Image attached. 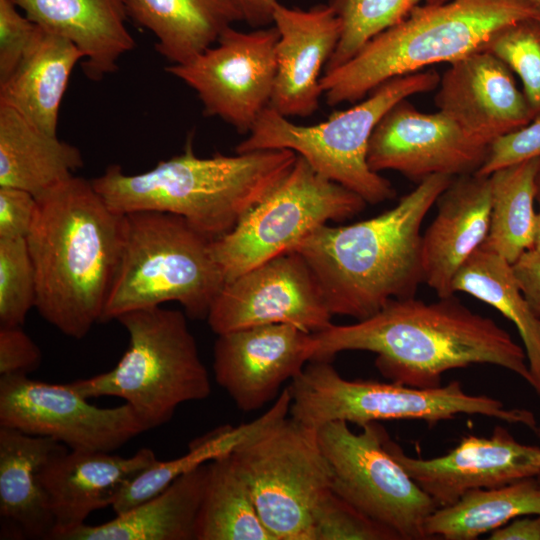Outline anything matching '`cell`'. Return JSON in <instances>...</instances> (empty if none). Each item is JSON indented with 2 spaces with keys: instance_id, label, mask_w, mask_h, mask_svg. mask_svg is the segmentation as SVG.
I'll use <instances>...</instances> for the list:
<instances>
[{
  "instance_id": "52a82bcc",
  "label": "cell",
  "mask_w": 540,
  "mask_h": 540,
  "mask_svg": "<svg viewBox=\"0 0 540 540\" xmlns=\"http://www.w3.org/2000/svg\"><path fill=\"white\" fill-rule=\"evenodd\" d=\"M186 316L161 306L119 316L116 320L127 330L129 346L117 365L68 384L87 399L126 400L149 430L167 423L180 404L204 400L211 393Z\"/></svg>"
},
{
  "instance_id": "7dc6e473",
  "label": "cell",
  "mask_w": 540,
  "mask_h": 540,
  "mask_svg": "<svg viewBox=\"0 0 540 540\" xmlns=\"http://www.w3.org/2000/svg\"><path fill=\"white\" fill-rule=\"evenodd\" d=\"M537 432H538L539 435H540V429H538ZM535 479H536L538 485L540 486V471H539V473L535 476Z\"/></svg>"
},
{
  "instance_id": "5bb4252c",
  "label": "cell",
  "mask_w": 540,
  "mask_h": 540,
  "mask_svg": "<svg viewBox=\"0 0 540 540\" xmlns=\"http://www.w3.org/2000/svg\"><path fill=\"white\" fill-rule=\"evenodd\" d=\"M0 426L50 437L76 451L113 452L149 430L128 403L101 408L68 383L0 376Z\"/></svg>"
},
{
  "instance_id": "8fae6325",
  "label": "cell",
  "mask_w": 540,
  "mask_h": 540,
  "mask_svg": "<svg viewBox=\"0 0 540 540\" xmlns=\"http://www.w3.org/2000/svg\"><path fill=\"white\" fill-rule=\"evenodd\" d=\"M231 458L275 540H313V515L332 481L318 428L287 417Z\"/></svg>"
},
{
  "instance_id": "7a4b0ae2",
  "label": "cell",
  "mask_w": 540,
  "mask_h": 540,
  "mask_svg": "<svg viewBox=\"0 0 540 540\" xmlns=\"http://www.w3.org/2000/svg\"><path fill=\"white\" fill-rule=\"evenodd\" d=\"M36 198L26 237L35 307L64 335L81 339L101 322L120 261L125 215L106 204L91 180L75 175Z\"/></svg>"
},
{
  "instance_id": "836d02e7",
  "label": "cell",
  "mask_w": 540,
  "mask_h": 540,
  "mask_svg": "<svg viewBox=\"0 0 540 540\" xmlns=\"http://www.w3.org/2000/svg\"><path fill=\"white\" fill-rule=\"evenodd\" d=\"M448 1L450 0H329L328 5L341 22V36L324 72L349 61L367 42L403 21L414 8Z\"/></svg>"
},
{
  "instance_id": "9a60e30c",
  "label": "cell",
  "mask_w": 540,
  "mask_h": 540,
  "mask_svg": "<svg viewBox=\"0 0 540 540\" xmlns=\"http://www.w3.org/2000/svg\"><path fill=\"white\" fill-rule=\"evenodd\" d=\"M332 317L313 271L289 251L225 282L206 319L219 335L268 324L317 333L333 324Z\"/></svg>"
},
{
  "instance_id": "f35d334b",
  "label": "cell",
  "mask_w": 540,
  "mask_h": 540,
  "mask_svg": "<svg viewBox=\"0 0 540 540\" xmlns=\"http://www.w3.org/2000/svg\"><path fill=\"white\" fill-rule=\"evenodd\" d=\"M532 158H540V115L494 140L476 173L489 176L498 169Z\"/></svg>"
},
{
  "instance_id": "4dcf8cb0",
  "label": "cell",
  "mask_w": 540,
  "mask_h": 540,
  "mask_svg": "<svg viewBox=\"0 0 540 540\" xmlns=\"http://www.w3.org/2000/svg\"><path fill=\"white\" fill-rule=\"evenodd\" d=\"M452 290L494 307L515 325L524 345L530 385L540 396V317L521 292L512 264L480 247L455 275Z\"/></svg>"
},
{
  "instance_id": "b9f144b4",
  "label": "cell",
  "mask_w": 540,
  "mask_h": 540,
  "mask_svg": "<svg viewBox=\"0 0 540 540\" xmlns=\"http://www.w3.org/2000/svg\"><path fill=\"white\" fill-rule=\"evenodd\" d=\"M517 284L534 313L540 317V251L531 248L513 264Z\"/></svg>"
},
{
  "instance_id": "7bdbcfd3",
  "label": "cell",
  "mask_w": 540,
  "mask_h": 540,
  "mask_svg": "<svg viewBox=\"0 0 540 540\" xmlns=\"http://www.w3.org/2000/svg\"><path fill=\"white\" fill-rule=\"evenodd\" d=\"M490 540H540V515L520 516L491 532Z\"/></svg>"
},
{
  "instance_id": "cb8c5ba5",
  "label": "cell",
  "mask_w": 540,
  "mask_h": 540,
  "mask_svg": "<svg viewBox=\"0 0 540 540\" xmlns=\"http://www.w3.org/2000/svg\"><path fill=\"white\" fill-rule=\"evenodd\" d=\"M65 448L68 447L50 437L0 426L2 538L52 539L55 519L40 471Z\"/></svg>"
},
{
  "instance_id": "ab89813d",
  "label": "cell",
  "mask_w": 540,
  "mask_h": 540,
  "mask_svg": "<svg viewBox=\"0 0 540 540\" xmlns=\"http://www.w3.org/2000/svg\"><path fill=\"white\" fill-rule=\"evenodd\" d=\"M41 359L39 347L21 326H0V376L27 375Z\"/></svg>"
},
{
  "instance_id": "484cf974",
  "label": "cell",
  "mask_w": 540,
  "mask_h": 540,
  "mask_svg": "<svg viewBox=\"0 0 540 540\" xmlns=\"http://www.w3.org/2000/svg\"><path fill=\"white\" fill-rule=\"evenodd\" d=\"M209 463L175 479L156 496L100 525L82 524L60 540H195Z\"/></svg>"
},
{
  "instance_id": "d6a6232c",
  "label": "cell",
  "mask_w": 540,
  "mask_h": 540,
  "mask_svg": "<svg viewBox=\"0 0 540 540\" xmlns=\"http://www.w3.org/2000/svg\"><path fill=\"white\" fill-rule=\"evenodd\" d=\"M208 465L195 540H275L262 522L251 490L231 453Z\"/></svg>"
},
{
  "instance_id": "44dd1931",
  "label": "cell",
  "mask_w": 540,
  "mask_h": 540,
  "mask_svg": "<svg viewBox=\"0 0 540 540\" xmlns=\"http://www.w3.org/2000/svg\"><path fill=\"white\" fill-rule=\"evenodd\" d=\"M156 460L149 448L130 457L69 448L54 454L40 471L55 519L52 539L60 540L84 524L92 512L112 506L123 489Z\"/></svg>"
},
{
  "instance_id": "d590c367",
  "label": "cell",
  "mask_w": 540,
  "mask_h": 540,
  "mask_svg": "<svg viewBox=\"0 0 540 540\" xmlns=\"http://www.w3.org/2000/svg\"><path fill=\"white\" fill-rule=\"evenodd\" d=\"M35 302V271L26 239L0 238V326H22Z\"/></svg>"
},
{
  "instance_id": "4fadbf2b",
  "label": "cell",
  "mask_w": 540,
  "mask_h": 540,
  "mask_svg": "<svg viewBox=\"0 0 540 540\" xmlns=\"http://www.w3.org/2000/svg\"><path fill=\"white\" fill-rule=\"evenodd\" d=\"M278 38L275 26L251 32L230 26L214 45L165 70L197 93L206 116L219 117L248 134L270 105Z\"/></svg>"
},
{
  "instance_id": "d4e9b609",
  "label": "cell",
  "mask_w": 540,
  "mask_h": 540,
  "mask_svg": "<svg viewBox=\"0 0 540 540\" xmlns=\"http://www.w3.org/2000/svg\"><path fill=\"white\" fill-rule=\"evenodd\" d=\"M128 17L156 38L155 49L182 64L214 45L222 32L244 21L239 0H124Z\"/></svg>"
},
{
  "instance_id": "277c9868",
  "label": "cell",
  "mask_w": 540,
  "mask_h": 540,
  "mask_svg": "<svg viewBox=\"0 0 540 540\" xmlns=\"http://www.w3.org/2000/svg\"><path fill=\"white\" fill-rule=\"evenodd\" d=\"M289 149L199 157L189 137L183 153L152 169L127 174L113 164L92 184L106 204L120 214L158 211L184 218L213 241L231 231L293 167Z\"/></svg>"
},
{
  "instance_id": "60d3db41",
  "label": "cell",
  "mask_w": 540,
  "mask_h": 540,
  "mask_svg": "<svg viewBox=\"0 0 540 540\" xmlns=\"http://www.w3.org/2000/svg\"><path fill=\"white\" fill-rule=\"evenodd\" d=\"M37 210V198L24 190L0 187V238L26 239Z\"/></svg>"
},
{
  "instance_id": "8992f818",
  "label": "cell",
  "mask_w": 540,
  "mask_h": 540,
  "mask_svg": "<svg viewBox=\"0 0 540 540\" xmlns=\"http://www.w3.org/2000/svg\"><path fill=\"white\" fill-rule=\"evenodd\" d=\"M211 240L166 212L125 214L119 265L101 322L138 309L178 302L191 319H205L225 284Z\"/></svg>"
},
{
  "instance_id": "74e56055",
  "label": "cell",
  "mask_w": 540,
  "mask_h": 540,
  "mask_svg": "<svg viewBox=\"0 0 540 540\" xmlns=\"http://www.w3.org/2000/svg\"><path fill=\"white\" fill-rule=\"evenodd\" d=\"M38 31L15 0H0V84L19 66Z\"/></svg>"
},
{
  "instance_id": "ee69618b",
  "label": "cell",
  "mask_w": 540,
  "mask_h": 540,
  "mask_svg": "<svg viewBox=\"0 0 540 540\" xmlns=\"http://www.w3.org/2000/svg\"><path fill=\"white\" fill-rule=\"evenodd\" d=\"M244 21L253 27H266L273 23V11L278 0H239Z\"/></svg>"
},
{
  "instance_id": "3957f363",
  "label": "cell",
  "mask_w": 540,
  "mask_h": 540,
  "mask_svg": "<svg viewBox=\"0 0 540 540\" xmlns=\"http://www.w3.org/2000/svg\"><path fill=\"white\" fill-rule=\"evenodd\" d=\"M453 178L432 175L391 209L349 225H322L294 246L333 316L363 320L391 300L416 295L423 283L421 226Z\"/></svg>"
},
{
  "instance_id": "603a6c76",
  "label": "cell",
  "mask_w": 540,
  "mask_h": 540,
  "mask_svg": "<svg viewBox=\"0 0 540 540\" xmlns=\"http://www.w3.org/2000/svg\"><path fill=\"white\" fill-rule=\"evenodd\" d=\"M42 29L70 41L83 55L87 78L99 81L114 73L136 41L127 27L124 0H15Z\"/></svg>"
},
{
  "instance_id": "7c38bea8",
  "label": "cell",
  "mask_w": 540,
  "mask_h": 540,
  "mask_svg": "<svg viewBox=\"0 0 540 540\" xmlns=\"http://www.w3.org/2000/svg\"><path fill=\"white\" fill-rule=\"evenodd\" d=\"M360 427L355 433L343 420L318 427L331 489L400 540L428 539L425 522L438 507L389 452L385 429L377 422Z\"/></svg>"
},
{
  "instance_id": "ba28073f",
  "label": "cell",
  "mask_w": 540,
  "mask_h": 540,
  "mask_svg": "<svg viewBox=\"0 0 540 540\" xmlns=\"http://www.w3.org/2000/svg\"><path fill=\"white\" fill-rule=\"evenodd\" d=\"M440 77L435 70L394 77L353 107L315 125L295 124L269 106L260 114L248 136L236 146V153L292 150L319 174L358 194L367 204L382 203L392 199L396 192L388 179L368 165L372 132L393 105L435 90Z\"/></svg>"
},
{
  "instance_id": "ffe728a7",
  "label": "cell",
  "mask_w": 540,
  "mask_h": 540,
  "mask_svg": "<svg viewBox=\"0 0 540 540\" xmlns=\"http://www.w3.org/2000/svg\"><path fill=\"white\" fill-rule=\"evenodd\" d=\"M273 23L279 38L269 106L288 118L308 117L319 108L321 71L337 48L341 22L328 4L303 10L278 2Z\"/></svg>"
},
{
  "instance_id": "5b68a950",
  "label": "cell",
  "mask_w": 540,
  "mask_h": 540,
  "mask_svg": "<svg viewBox=\"0 0 540 540\" xmlns=\"http://www.w3.org/2000/svg\"><path fill=\"white\" fill-rule=\"evenodd\" d=\"M532 16L540 17V12L530 0H450L418 6L349 61L324 72L323 96L330 106L359 102L394 77L449 64L480 49L499 27Z\"/></svg>"
},
{
  "instance_id": "bcb514c9",
  "label": "cell",
  "mask_w": 540,
  "mask_h": 540,
  "mask_svg": "<svg viewBox=\"0 0 540 540\" xmlns=\"http://www.w3.org/2000/svg\"><path fill=\"white\" fill-rule=\"evenodd\" d=\"M536 197L538 199L539 206H540V171H539L538 178H537V194H536Z\"/></svg>"
},
{
  "instance_id": "2e32d148",
  "label": "cell",
  "mask_w": 540,
  "mask_h": 540,
  "mask_svg": "<svg viewBox=\"0 0 540 540\" xmlns=\"http://www.w3.org/2000/svg\"><path fill=\"white\" fill-rule=\"evenodd\" d=\"M487 150L442 112H420L404 99L375 126L367 162L374 172L397 171L418 184L436 174L476 173Z\"/></svg>"
},
{
  "instance_id": "ac0fdd59",
  "label": "cell",
  "mask_w": 540,
  "mask_h": 540,
  "mask_svg": "<svg viewBox=\"0 0 540 540\" xmlns=\"http://www.w3.org/2000/svg\"><path fill=\"white\" fill-rule=\"evenodd\" d=\"M312 333L289 324L219 334L213 347L215 380L238 409L258 410L311 361Z\"/></svg>"
},
{
  "instance_id": "7402d4cb",
  "label": "cell",
  "mask_w": 540,
  "mask_h": 540,
  "mask_svg": "<svg viewBox=\"0 0 540 540\" xmlns=\"http://www.w3.org/2000/svg\"><path fill=\"white\" fill-rule=\"evenodd\" d=\"M437 213L421 239L423 282L438 297L454 295L455 275L484 243L490 226L489 176H456L438 197Z\"/></svg>"
},
{
  "instance_id": "d6986e66",
  "label": "cell",
  "mask_w": 540,
  "mask_h": 540,
  "mask_svg": "<svg viewBox=\"0 0 540 540\" xmlns=\"http://www.w3.org/2000/svg\"><path fill=\"white\" fill-rule=\"evenodd\" d=\"M436 89L438 111L486 146L533 119L513 72L485 50L473 51L449 63Z\"/></svg>"
},
{
  "instance_id": "30bf717a",
  "label": "cell",
  "mask_w": 540,
  "mask_h": 540,
  "mask_svg": "<svg viewBox=\"0 0 540 540\" xmlns=\"http://www.w3.org/2000/svg\"><path fill=\"white\" fill-rule=\"evenodd\" d=\"M367 202L331 181L301 156L278 185L227 234L211 242L225 282L281 254L314 229L350 219Z\"/></svg>"
},
{
  "instance_id": "4316f807",
  "label": "cell",
  "mask_w": 540,
  "mask_h": 540,
  "mask_svg": "<svg viewBox=\"0 0 540 540\" xmlns=\"http://www.w3.org/2000/svg\"><path fill=\"white\" fill-rule=\"evenodd\" d=\"M84 165L80 150L0 103V187L40 196Z\"/></svg>"
},
{
  "instance_id": "1f68e13d",
  "label": "cell",
  "mask_w": 540,
  "mask_h": 540,
  "mask_svg": "<svg viewBox=\"0 0 540 540\" xmlns=\"http://www.w3.org/2000/svg\"><path fill=\"white\" fill-rule=\"evenodd\" d=\"M540 158H532L494 171L491 185V214L488 235L481 248L513 264L533 247L537 214L534 200Z\"/></svg>"
},
{
  "instance_id": "f6af8a7d",
  "label": "cell",
  "mask_w": 540,
  "mask_h": 540,
  "mask_svg": "<svg viewBox=\"0 0 540 540\" xmlns=\"http://www.w3.org/2000/svg\"><path fill=\"white\" fill-rule=\"evenodd\" d=\"M534 249L540 251V211L536 216L535 230H534V239L533 247Z\"/></svg>"
},
{
  "instance_id": "e0dca14e",
  "label": "cell",
  "mask_w": 540,
  "mask_h": 540,
  "mask_svg": "<svg viewBox=\"0 0 540 540\" xmlns=\"http://www.w3.org/2000/svg\"><path fill=\"white\" fill-rule=\"evenodd\" d=\"M384 443L437 507L449 506L471 490L499 487L540 471V447L519 443L499 425L490 437L465 436L447 454L431 459L406 455L387 433Z\"/></svg>"
},
{
  "instance_id": "9c48e42d",
  "label": "cell",
  "mask_w": 540,
  "mask_h": 540,
  "mask_svg": "<svg viewBox=\"0 0 540 540\" xmlns=\"http://www.w3.org/2000/svg\"><path fill=\"white\" fill-rule=\"evenodd\" d=\"M289 416L318 428L343 420L359 426L385 420H423L434 425L458 415H482L537 431L535 415L500 400L472 395L459 381L423 389L395 382L348 380L328 360L309 361L288 386Z\"/></svg>"
},
{
  "instance_id": "f546056e",
  "label": "cell",
  "mask_w": 540,
  "mask_h": 540,
  "mask_svg": "<svg viewBox=\"0 0 540 540\" xmlns=\"http://www.w3.org/2000/svg\"><path fill=\"white\" fill-rule=\"evenodd\" d=\"M540 515V486L535 477L465 493L438 507L424 526L427 538L474 540L520 516Z\"/></svg>"
},
{
  "instance_id": "8d00e7d4",
  "label": "cell",
  "mask_w": 540,
  "mask_h": 540,
  "mask_svg": "<svg viewBox=\"0 0 540 540\" xmlns=\"http://www.w3.org/2000/svg\"><path fill=\"white\" fill-rule=\"evenodd\" d=\"M312 536L313 540H400L393 530L360 511L332 489L315 509Z\"/></svg>"
},
{
  "instance_id": "c3c4849f",
  "label": "cell",
  "mask_w": 540,
  "mask_h": 540,
  "mask_svg": "<svg viewBox=\"0 0 540 540\" xmlns=\"http://www.w3.org/2000/svg\"><path fill=\"white\" fill-rule=\"evenodd\" d=\"M530 1H532L535 4H540V0H530Z\"/></svg>"
},
{
  "instance_id": "83f0119b",
  "label": "cell",
  "mask_w": 540,
  "mask_h": 540,
  "mask_svg": "<svg viewBox=\"0 0 540 540\" xmlns=\"http://www.w3.org/2000/svg\"><path fill=\"white\" fill-rule=\"evenodd\" d=\"M82 60V53L70 41L39 27L19 66L0 84V103L57 135L62 99L74 67Z\"/></svg>"
},
{
  "instance_id": "f1b7e54d",
  "label": "cell",
  "mask_w": 540,
  "mask_h": 540,
  "mask_svg": "<svg viewBox=\"0 0 540 540\" xmlns=\"http://www.w3.org/2000/svg\"><path fill=\"white\" fill-rule=\"evenodd\" d=\"M291 394L286 387L272 406L251 422L236 427L224 425L189 444L188 452L169 461L158 459L138 474L112 505L122 514L156 496L178 477L224 455L266 432L289 416Z\"/></svg>"
},
{
  "instance_id": "e575fe53",
  "label": "cell",
  "mask_w": 540,
  "mask_h": 540,
  "mask_svg": "<svg viewBox=\"0 0 540 540\" xmlns=\"http://www.w3.org/2000/svg\"><path fill=\"white\" fill-rule=\"evenodd\" d=\"M517 74L533 115H540V17L532 16L505 24L493 31L480 49Z\"/></svg>"
},
{
  "instance_id": "6da1fadb",
  "label": "cell",
  "mask_w": 540,
  "mask_h": 540,
  "mask_svg": "<svg viewBox=\"0 0 540 540\" xmlns=\"http://www.w3.org/2000/svg\"><path fill=\"white\" fill-rule=\"evenodd\" d=\"M311 335V361H331L344 351L372 352L385 378L410 387H440L445 372L473 364L499 366L531 382L523 348L454 295L430 303L415 296L394 299L366 319Z\"/></svg>"
},
{
  "instance_id": "681fc988",
  "label": "cell",
  "mask_w": 540,
  "mask_h": 540,
  "mask_svg": "<svg viewBox=\"0 0 540 540\" xmlns=\"http://www.w3.org/2000/svg\"><path fill=\"white\" fill-rule=\"evenodd\" d=\"M537 5H538L539 12H540V4H537Z\"/></svg>"
}]
</instances>
